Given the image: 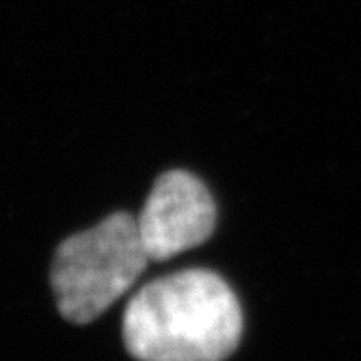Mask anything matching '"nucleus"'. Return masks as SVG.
Returning a JSON list of instances; mask_svg holds the SVG:
<instances>
[{
    "mask_svg": "<svg viewBox=\"0 0 361 361\" xmlns=\"http://www.w3.org/2000/svg\"><path fill=\"white\" fill-rule=\"evenodd\" d=\"M241 334L237 297L209 269H185L147 283L123 315L125 345L139 361H223Z\"/></svg>",
    "mask_w": 361,
    "mask_h": 361,
    "instance_id": "obj_1",
    "label": "nucleus"
},
{
    "mask_svg": "<svg viewBox=\"0 0 361 361\" xmlns=\"http://www.w3.org/2000/svg\"><path fill=\"white\" fill-rule=\"evenodd\" d=\"M147 263L137 217L125 211L66 237L51 267L59 313L77 325L94 322L129 291Z\"/></svg>",
    "mask_w": 361,
    "mask_h": 361,
    "instance_id": "obj_2",
    "label": "nucleus"
},
{
    "mask_svg": "<svg viewBox=\"0 0 361 361\" xmlns=\"http://www.w3.org/2000/svg\"><path fill=\"white\" fill-rule=\"evenodd\" d=\"M137 225L149 261H167L211 239L217 205L199 177L173 169L157 177Z\"/></svg>",
    "mask_w": 361,
    "mask_h": 361,
    "instance_id": "obj_3",
    "label": "nucleus"
}]
</instances>
